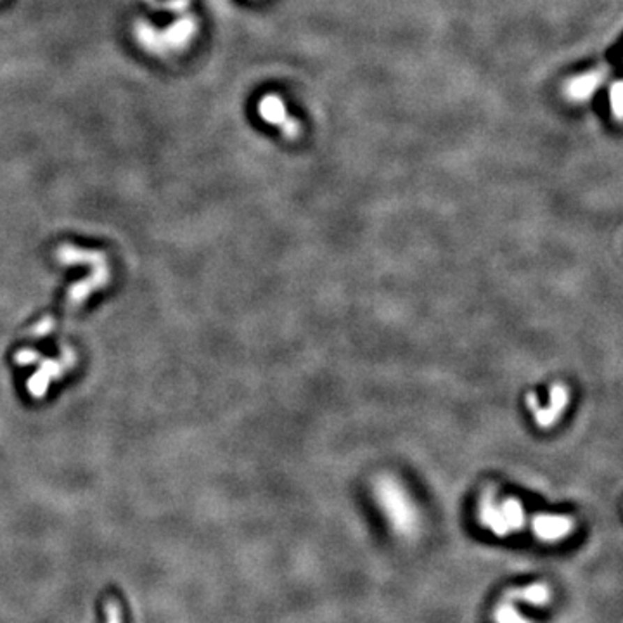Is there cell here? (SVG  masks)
I'll return each mask as SVG.
<instances>
[{"mask_svg":"<svg viewBox=\"0 0 623 623\" xmlns=\"http://www.w3.org/2000/svg\"><path fill=\"white\" fill-rule=\"evenodd\" d=\"M525 405L530 410L532 419L535 421L536 426L547 430V428L557 424L566 407L570 405V390L564 384L554 383L549 390L547 403H540L536 393H528L525 398Z\"/></svg>","mask_w":623,"mask_h":623,"instance_id":"cell-4","label":"cell"},{"mask_svg":"<svg viewBox=\"0 0 623 623\" xmlns=\"http://www.w3.org/2000/svg\"><path fill=\"white\" fill-rule=\"evenodd\" d=\"M610 97H611V106H613L615 117L620 118V114H622V84L620 82H617V84L613 85Z\"/></svg>","mask_w":623,"mask_h":623,"instance_id":"cell-10","label":"cell"},{"mask_svg":"<svg viewBox=\"0 0 623 623\" xmlns=\"http://www.w3.org/2000/svg\"><path fill=\"white\" fill-rule=\"evenodd\" d=\"M478 516L485 528L497 535L520 530L525 521V509L516 497H500L495 490H485L478 504Z\"/></svg>","mask_w":623,"mask_h":623,"instance_id":"cell-3","label":"cell"},{"mask_svg":"<svg viewBox=\"0 0 623 623\" xmlns=\"http://www.w3.org/2000/svg\"><path fill=\"white\" fill-rule=\"evenodd\" d=\"M134 38L146 52L158 57H167L174 52H182L200 31V23L194 14H180L177 20L165 30H158L149 21H135Z\"/></svg>","mask_w":623,"mask_h":623,"instance_id":"cell-1","label":"cell"},{"mask_svg":"<svg viewBox=\"0 0 623 623\" xmlns=\"http://www.w3.org/2000/svg\"><path fill=\"white\" fill-rule=\"evenodd\" d=\"M601 84H603V73L601 71H590V73L573 78L568 84L566 93L573 100H587L601 87Z\"/></svg>","mask_w":623,"mask_h":623,"instance_id":"cell-7","label":"cell"},{"mask_svg":"<svg viewBox=\"0 0 623 623\" xmlns=\"http://www.w3.org/2000/svg\"><path fill=\"white\" fill-rule=\"evenodd\" d=\"M104 613L107 617V623H121V604L114 597L104 603Z\"/></svg>","mask_w":623,"mask_h":623,"instance_id":"cell-9","label":"cell"},{"mask_svg":"<svg viewBox=\"0 0 623 623\" xmlns=\"http://www.w3.org/2000/svg\"><path fill=\"white\" fill-rule=\"evenodd\" d=\"M534 532L543 540L563 539L573 530L571 518L563 514H539L534 518Z\"/></svg>","mask_w":623,"mask_h":623,"instance_id":"cell-6","label":"cell"},{"mask_svg":"<svg viewBox=\"0 0 623 623\" xmlns=\"http://www.w3.org/2000/svg\"><path fill=\"white\" fill-rule=\"evenodd\" d=\"M189 6H190V0H163V2L156 0V3H154L153 7L154 9L170 10V13L180 16V14H186L187 10H189Z\"/></svg>","mask_w":623,"mask_h":623,"instance_id":"cell-8","label":"cell"},{"mask_svg":"<svg viewBox=\"0 0 623 623\" xmlns=\"http://www.w3.org/2000/svg\"><path fill=\"white\" fill-rule=\"evenodd\" d=\"M374 493L380 507L398 532L407 534L417 527V509L412 502V497L397 478L388 474L380 476L374 481Z\"/></svg>","mask_w":623,"mask_h":623,"instance_id":"cell-2","label":"cell"},{"mask_svg":"<svg viewBox=\"0 0 623 623\" xmlns=\"http://www.w3.org/2000/svg\"><path fill=\"white\" fill-rule=\"evenodd\" d=\"M258 114L264 121H267L272 127H279L280 132L287 137V139H294L300 132V125L297 120L287 117V110L284 100L280 99L276 93H269V96L262 97L260 103H258Z\"/></svg>","mask_w":623,"mask_h":623,"instance_id":"cell-5","label":"cell"}]
</instances>
